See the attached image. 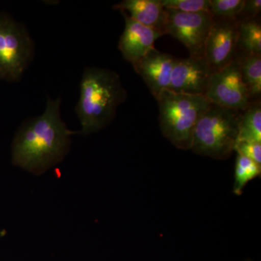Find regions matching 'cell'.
Listing matches in <instances>:
<instances>
[{"instance_id": "2e32d148", "label": "cell", "mask_w": 261, "mask_h": 261, "mask_svg": "<svg viewBox=\"0 0 261 261\" xmlns=\"http://www.w3.org/2000/svg\"><path fill=\"white\" fill-rule=\"evenodd\" d=\"M260 174L261 166L243 154L237 153L233 193L237 196L243 195L247 184L255 178L260 177Z\"/></svg>"}, {"instance_id": "44dd1931", "label": "cell", "mask_w": 261, "mask_h": 261, "mask_svg": "<svg viewBox=\"0 0 261 261\" xmlns=\"http://www.w3.org/2000/svg\"><path fill=\"white\" fill-rule=\"evenodd\" d=\"M243 261H253V260H250V259H246V260H245Z\"/></svg>"}, {"instance_id": "52a82bcc", "label": "cell", "mask_w": 261, "mask_h": 261, "mask_svg": "<svg viewBox=\"0 0 261 261\" xmlns=\"http://www.w3.org/2000/svg\"><path fill=\"white\" fill-rule=\"evenodd\" d=\"M166 10V34L181 42L190 56L203 58L205 42L214 23L213 15L208 12L190 13Z\"/></svg>"}, {"instance_id": "3957f363", "label": "cell", "mask_w": 261, "mask_h": 261, "mask_svg": "<svg viewBox=\"0 0 261 261\" xmlns=\"http://www.w3.org/2000/svg\"><path fill=\"white\" fill-rule=\"evenodd\" d=\"M163 135L175 147L191 149L196 124L211 102L205 96L178 93L164 89L155 97Z\"/></svg>"}, {"instance_id": "ac0fdd59", "label": "cell", "mask_w": 261, "mask_h": 261, "mask_svg": "<svg viewBox=\"0 0 261 261\" xmlns=\"http://www.w3.org/2000/svg\"><path fill=\"white\" fill-rule=\"evenodd\" d=\"M166 9L177 10L183 13H210L209 0H161Z\"/></svg>"}, {"instance_id": "5bb4252c", "label": "cell", "mask_w": 261, "mask_h": 261, "mask_svg": "<svg viewBox=\"0 0 261 261\" xmlns=\"http://www.w3.org/2000/svg\"><path fill=\"white\" fill-rule=\"evenodd\" d=\"M261 56L260 18L238 21V53Z\"/></svg>"}, {"instance_id": "9a60e30c", "label": "cell", "mask_w": 261, "mask_h": 261, "mask_svg": "<svg viewBox=\"0 0 261 261\" xmlns=\"http://www.w3.org/2000/svg\"><path fill=\"white\" fill-rule=\"evenodd\" d=\"M240 140L254 141L261 143L260 99L253 101L245 111H242L239 123L238 141Z\"/></svg>"}, {"instance_id": "277c9868", "label": "cell", "mask_w": 261, "mask_h": 261, "mask_svg": "<svg viewBox=\"0 0 261 261\" xmlns=\"http://www.w3.org/2000/svg\"><path fill=\"white\" fill-rule=\"evenodd\" d=\"M241 113L211 103L196 124L190 149L215 160L228 159L234 152Z\"/></svg>"}, {"instance_id": "8992f818", "label": "cell", "mask_w": 261, "mask_h": 261, "mask_svg": "<svg viewBox=\"0 0 261 261\" xmlns=\"http://www.w3.org/2000/svg\"><path fill=\"white\" fill-rule=\"evenodd\" d=\"M212 104L244 111L252 102L244 83L238 58L211 75L205 94Z\"/></svg>"}, {"instance_id": "8fae6325", "label": "cell", "mask_w": 261, "mask_h": 261, "mask_svg": "<svg viewBox=\"0 0 261 261\" xmlns=\"http://www.w3.org/2000/svg\"><path fill=\"white\" fill-rule=\"evenodd\" d=\"M125 20V28L118 42V49L123 58L135 64L154 49V42L162 34L153 29L145 27L124 13H121Z\"/></svg>"}, {"instance_id": "e0dca14e", "label": "cell", "mask_w": 261, "mask_h": 261, "mask_svg": "<svg viewBox=\"0 0 261 261\" xmlns=\"http://www.w3.org/2000/svg\"><path fill=\"white\" fill-rule=\"evenodd\" d=\"M210 13L215 18L237 20L245 0H209Z\"/></svg>"}, {"instance_id": "ffe728a7", "label": "cell", "mask_w": 261, "mask_h": 261, "mask_svg": "<svg viewBox=\"0 0 261 261\" xmlns=\"http://www.w3.org/2000/svg\"><path fill=\"white\" fill-rule=\"evenodd\" d=\"M261 11L260 0H245L243 10L238 15L237 20L242 21L257 18Z\"/></svg>"}, {"instance_id": "7a4b0ae2", "label": "cell", "mask_w": 261, "mask_h": 261, "mask_svg": "<svg viewBox=\"0 0 261 261\" xmlns=\"http://www.w3.org/2000/svg\"><path fill=\"white\" fill-rule=\"evenodd\" d=\"M126 97V90L116 71L99 67L86 68L75 107L82 127L79 134L90 135L108 126Z\"/></svg>"}, {"instance_id": "7c38bea8", "label": "cell", "mask_w": 261, "mask_h": 261, "mask_svg": "<svg viewBox=\"0 0 261 261\" xmlns=\"http://www.w3.org/2000/svg\"><path fill=\"white\" fill-rule=\"evenodd\" d=\"M113 9L126 13L130 18L145 27L166 34V10L161 0H123Z\"/></svg>"}, {"instance_id": "5b68a950", "label": "cell", "mask_w": 261, "mask_h": 261, "mask_svg": "<svg viewBox=\"0 0 261 261\" xmlns=\"http://www.w3.org/2000/svg\"><path fill=\"white\" fill-rule=\"evenodd\" d=\"M34 55L35 44L27 27L8 13H0V82H20Z\"/></svg>"}, {"instance_id": "30bf717a", "label": "cell", "mask_w": 261, "mask_h": 261, "mask_svg": "<svg viewBox=\"0 0 261 261\" xmlns=\"http://www.w3.org/2000/svg\"><path fill=\"white\" fill-rule=\"evenodd\" d=\"M176 59L171 55L161 53L154 48L132 65L155 98L164 89H170L171 73Z\"/></svg>"}, {"instance_id": "ba28073f", "label": "cell", "mask_w": 261, "mask_h": 261, "mask_svg": "<svg viewBox=\"0 0 261 261\" xmlns=\"http://www.w3.org/2000/svg\"><path fill=\"white\" fill-rule=\"evenodd\" d=\"M238 53V20L214 18L203 53V58L213 73L229 64L236 58Z\"/></svg>"}, {"instance_id": "6da1fadb", "label": "cell", "mask_w": 261, "mask_h": 261, "mask_svg": "<svg viewBox=\"0 0 261 261\" xmlns=\"http://www.w3.org/2000/svg\"><path fill=\"white\" fill-rule=\"evenodd\" d=\"M61 96L47 97L45 109L39 116L27 118L19 126L11 146L13 166L40 176L61 163L71 147L70 130L61 116Z\"/></svg>"}, {"instance_id": "d6986e66", "label": "cell", "mask_w": 261, "mask_h": 261, "mask_svg": "<svg viewBox=\"0 0 261 261\" xmlns=\"http://www.w3.org/2000/svg\"><path fill=\"white\" fill-rule=\"evenodd\" d=\"M234 152L261 166V143L254 141L240 140L235 145Z\"/></svg>"}, {"instance_id": "9c48e42d", "label": "cell", "mask_w": 261, "mask_h": 261, "mask_svg": "<svg viewBox=\"0 0 261 261\" xmlns=\"http://www.w3.org/2000/svg\"><path fill=\"white\" fill-rule=\"evenodd\" d=\"M212 73L204 58H177L173 65L169 89L178 93L205 96Z\"/></svg>"}, {"instance_id": "4fadbf2b", "label": "cell", "mask_w": 261, "mask_h": 261, "mask_svg": "<svg viewBox=\"0 0 261 261\" xmlns=\"http://www.w3.org/2000/svg\"><path fill=\"white\" fill-rule=\"evenodd\" d=\"M240 72L252 102L260 99L261 94V56L259 55H237Z\"/></svg>"}]
</instances>
